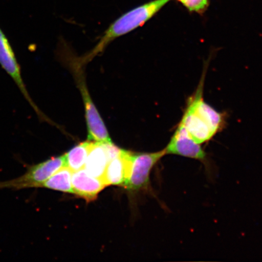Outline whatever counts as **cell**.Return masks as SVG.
Here are the masks:
<instances>
[{
    "label": "cell",
    "mask_w": 262,
    "mask_h": 262,
    "mask_svg": "<svg viewBox=\"0 0 262 262\" xmlns=\"http://www.w3.org/2000/svg\"><path fill=\"white\" fill-rule=\"evenodd\" d=\"M203 82L194 96L189 98L179 123L188 136L199 145L208 143L224 126V114L219 113L203 98Z\"/></svg>",
    "instance_id": "1"
},
{
    "label": "cell",
    "mask_w": 262,
    "mask_h": 262,
    "mask_svg": "<svg viewBox=\"0 0 262 262\" xmlns=\"http://www.w3.org/2000/svg\"><path fill=\"white\" fill-rule=\"evenodd\" d=\"M170 0H153L127 12L111 25L85 61L102 52L106 46L117 38L135 30L143 25L168 3Z\"/></svg>",
    "instance_id": "2"
},
{
    "label": "cell",
    "mask_w": 262,
    "mask_h": 262,
    "mask_svg": "<svg viewBox=\"0 0 262 262\" xmlns=\"http://www.w3.org/2000/svg\"><path fill=\"white\" fill-rule=\"evenodd\" d=\"M0 67H2L18 87L20 93L34 110L39 117L43 118V115L39 110L34 101L29 95L25 81L23 79L21 68L16 58L14 49L10 42L7 35L0 27Z\"/></svg>",
    "instance_id": "3"
},
{
    "label": "cell",
    "mask_w": 262,
    "mask_h": 262,
    "mask_svg": "<svg viewBox=\"0 0 262 262\" xmlns=\"http://www.w3.org/2000/svg\"><path fill=\"white\" fill-rule=\"evenodd\" d=\"M166 155L165 149L151 153H134L130 177L125 188L131 191H139L148 188L150 171Z\"/></svg>",
    "instance_id": "4"
},
{
    "label": "cell",
    "mask_w": 262,
    "mask_h": 262,
    "mask_svg": "<svg viewBox=\"0 0 262 262\" xmlns=\"http://www.w3.org/2000/svg\"><path fill=\"white\" fill-rule=\"evenodd\" d=\"M165 150L166 155L179 156L194 159L204 165L208 163L207 154L202 145L194 142L179 124Z\"/></svg>",
    "instance_id": "5"
},
{
    "label": "cell",
    "mask_w": 262,
    "mask_h": 262,
    "mask_svg": "<svg viewBox=\"0 0 262 262\" xmlns=\"http://www.w3.org/2000/svg\"><path fill=\"white\" fill-rule=\"evenodd\" d=\"M80 84L87 123L88 140L100 143L112 142L106 125L92 100L86 86L82 81Z\"/></svg>",
    "instance_id": "6"
},
{
    "label": "cell",
    "mask_w": 262,
    "mask_h": 262,
    "mask_svg": "<svg viewBox=\"0 0 262 262\" xmlns=\"http://www.w3.org/2000/svg\"><path fill=\"white\" fill-rule=\"evenodd\" d=\"M133 156L132 152L121 150L120 155L107 164L102 178L104 184L125 188L130 177Z\"/></svg>",
    "instance_id": "7"
},
{
    "label": "cell",
    "mask_w": 262,
    "mask_h": 262,
    "mask_svg": "<svg viewBox=\"0 0 262 262\" xmlns=\"http://www.w3.org/2000/svg\"><path fill=\"white\" fill-rule=\"evenodd\" d=\"M72 186L74 194L86 200L88 202L95 201L106 186L103 180L91 176L84 168L73 172Z\"/></svg>",
    "instance_id": "8"
},
{
    "label": "cell",
    "mask_w": 262,
    "mask_h": 262,
    "mask_svg": "<svg viewBox=\"0 0 262 262\" xmlns=\"http://www.w3.org/2000/svg\"><path fill=\"white\" fill-rule=\"evenodd\" d=\"M109 162L104 143L93 142L84 169L91 176L102 180Z\"/></svg>",
    "instance_id": "9"
},
{
    "label": "cell",
    "mask_w": 262,
    "mask_h": 262,
    "mask_svg": "<svg viewBox=\"0 0 262 262\" xmlns=\"http://www.w3.org/2000/svg\"><path fill=\"white\" fill-rule=\"evenodd\" d=\"M93 141L87 140L75 146L64 155L66 166L72 172L84 168Z\"/></svg>",
    "instance_id": "10"
},
{
    "label": "cell",
    "mask_w": 262,
    "mask_h": 262,
    "mask_svg": "<svg viewBox=\"0 0 262 262\" xmlns=\"http://www.w3.org/2000/svg\"><path fill=\"white\" fill-rule=\"evenodd\" d=\"M72 173L73 172L67 166H64L42 183L41 188L74 194L72 186Z\"/></svg>",
    "instance_id": "11"
},
{
    "label": "cell",
    "mask_w": 262,
    "mask_h": 262,
    "mask_svg": "<svg viewBox=\"0 0 262 262\" xmlns=\"http://www.w3.org/2000/svg\"><path fill=\"white\" fill-rule=\"evenodd\" d=\"M183 6L189 11L203 13L209 6L208 0H183Z\"/></svg>",
    "instance_id": "12"
},
{
    "label": "cell",
    "mask_w": 262,
    "mask_h": 262,
    "mask_svg": "<svg viewBox=\"0 0 262 262\" xmlns=\"http://www.w3.org/2000/svg\"><path fill=\"white\" fill-rule=\"evenodd\" d=\"M178 1L180 2V3H182V2L183 1V0H178Z\"/></svg>",
    "instance_id": "13"
}]
</instances>
